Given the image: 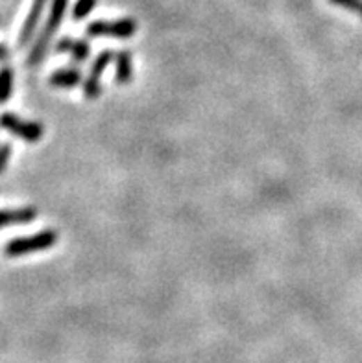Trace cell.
I'll return each instance as SVG.
<instances>
[{"mask_svg":"<svg viewBox=\"0 0 362 363\" xmlns=\"http://www.w3.org/2000/svg\"><path fill=\"white\" fill-rule=\"evenodd\" d=\"M67 2H69V0H52L49 19L44 22V26L43 30H41V33H39L38 41L33 43L32 52L28 56V65L35 67V65H39L44 59L50 41H52V35L58 32V28H60L61 21H63V17H65Z\"/></svg>","mask_w":362,"mask_h":363,"instance_id":"6da1fadb","label":"cell"},{"mask_svg":"<svg viewBox=\"0 0 362 363\" xmlns=\"http://www.w3.org/2000/svg\"><path fill=\"white\" fill-rule=\"evenodd\" d=\"M60 240V235L52 229L41 230L33 236H22V238H13L8 242L4 247L6 257H22V255H30V253L47 251Z\"/></svg>","mask_w":362,"mask_h":363,"instance_id":"7a4b0ae2","label":"cell"},{"mask_svg":"<svg viewBox=\"0 0 362 363\" xmlns=\"http://www.w3.org/2000/svg\"><path fill=\"white\" fill-rule=\"evenodd\" d=\"M0 128L6 129L8 133L17 135L22 140L28 142H38L43 139L44 128L38 122H30V120H22L13 112H2L0 115Z\"/></svg>","mask_w":362,"mask_h":363,"instance_id":"3957f363","label":"cell"},{"mask_svg":"<svg viewBox=\"0 0 362 363\" xmlns=\"http://www.w3.org/2000/svg\"><path fill=\"white\" fill-rule=\"evenodd\" d=\"M137 32V22L133 19H120V21H94L87 26V35L100 37V35H111V37H131Z\"/></svg>","mask_w":362,"mask_h":363,"instance_id":"277c9868","label":"cell"},{"mask_svg":"<svg viewBox=\"0 0 362 363\" xmlns=\"http://www.w3.org/2000/svg\"><path fill=\"white\" fill-rule=\"evenodd\" d=\"M115 53L111 50H106L94 59V63L91 67V74L83 83V92H85L87 98H98L102 94V83H100V76L104 74V70L109 65L111 58H113Z\"/></svg>","mask_w":362,"mask_h":363,"instance_id":"5b68a950","label":"cell"},{"mask_svg":"<svg viewBox=\"0 0 362 363\" xmlns=\"http://www.w3.org/2000/svg\"><path fill=\"white\" fill-rule=\"evenodd\" d=\"M49 0H33L32 8L28 11V17L24 24H22V30L19 33V47H26L30 41H32L33 33L38 30L39 21H41V17H43V10L44 6H47Z\"/></svg>","mask_w":362,"mask_h":363,"instance_id":"8992f818","label":"cell"},{"mask_svg":"<svg viewBox=\"0 0 362 363\" xmlns=\"http://www.w3.org/2000/svg\"><path fill=\"white\" fill-rule=\"evenodd\" d=\"M56 50L58 52H65L71 53V58L74 59L76 63H83L89 58V53H91V47L85 41H81V39H71V37H63L60 43L56 44Z\"/></svg>","mask_w":362,"mask_h":363,"instance_id":"52a82bcc","label":"cell"},{"mask_svg":"<svg viewBox=\"0 0 362 363\" xmlns=\"http://www.w3.org/2000/svg\"><path fill=\"white\" fill-rule=\"evenodd\" d=\"M38 218V210L33 207H22L13 208V210H0V227L6 225H19V223H30Z\"/></svg>","mask_w":362,"mask_h":363,"instance_id":"ba28073f","label":"cell"},{"mask_svg":"<svg viewBox=\"0 0 362 363\" xmlns=\"http://www.w3.org/2000/svg\"><path fill=\"white\" fill-rule=\"evenodd\" d=\"M81 74L78 69H61L56 70L54 74L49 78V83L52 87H60V89H72V87L80 85Z\"/></svg>","mask_w":362,"mask_h":363,"instance_id":"9c48e42d","label":"cell"},{"mask_svg":"<svg viewBox=\"0 0 362 363\" xmlns=\"http://www.w3.org/2000/svg\"><path fill=\"white\" fill-rule=\"evenodd\" d=\"M115 80L120 85H126L133 80V59L128 50L117 53V72H115Z\"/></svg>","mask_w":362,"mask_h":363,"instance_id":"30bf717a","label":"cell"},{"mask_svg":"<svg viewBox=\"0 0 362 363\" xmlns=\"http://www.w3.org/2000/svg\"><path fill=\"white\" fill-rule=\"evenodd\" d=\"M13 69L10 67H2L0 69V103H6L10 100L11 92H13Z\"/></svg>","mask_w":362,"mask_h":363,"instance_id":"8fae6325","label":"cell"},{"mask_svg":"<svg viewBox=\"0 0 362 363\" xmlns=\"http://www.w3.org/2000/svg\"><path fill=\"white\" fill-rule=\"evenodd\" d=\"M98 0H78L72 8V17H74L76 21H81V19H85L92 10H94V6H97Z\"/></svg>","mask_w":362,"mask_h":363,"instance_id":"7c38bea8","label":"cell"},{"mask_svg":"<svg viewBox=\"0 0 362 363\" xmlns=\"http://www.w3.org/2000/svg\"><path fill=\"white\" fill-rule=\"evenodd\" d=\"M329 2L335 6H342L349 11H355L362 17V0H329Z\"/></svg>","mask_w":362,"mask_h":363,"instance_id":"4fadbf2b","label":"cell"},{"mask_svg":"<svg viewBox=\"0 0 362 363\" xmlns=\"http://www.w3.org/2000/svg\"><path fill=\"white\" fill-rule=\"evenodd\" d=\"M10 155H11V146L10 144L0 146V174L6 170L8 160H10Z\"/></svg>","mask_w":362,"mask_h":363,"instance_id":"5bb4252c","label":"cell"},{"mask_svg":"<svg viewBox=\"0 0 362 363\" xmlns=\"http://www.w3.org/2000/svg\"><path fill=\"white\" fill-rule=\"evenodd\" d=\"M6 56H8V50L4 47H0V59H6Z\"/></svg>","mask_w":362,"mask_h":363,"instance_id":"9a60e30c","label":"cell"}]
</instances>
